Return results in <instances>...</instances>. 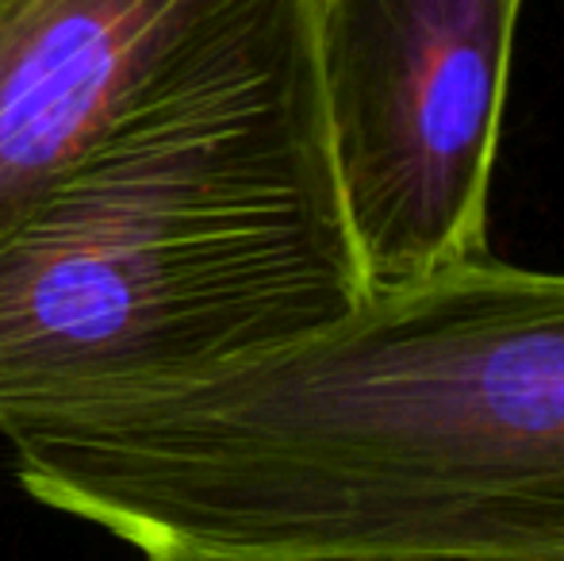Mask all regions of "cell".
<instances>
[{"instance_id":"cell-4","label":"cell","mask_w":564,"mask_h":561,"mask_svg":"<svg viewBox=\"0 0 564 561\" xmlns=\"http://www.w3.org/2000/svg\"><path fill=\"white\" fill-rule=\"evenodd\" d=\"M292 0H0V239L150 100Z\"/></svg>"},{"instance_id":"cell-1","label":"cell","mask_w":564,"mask_h":561,"mask_svg":"<svg viewBox=\"0 0 564 561\" xmlns=\"http://www.w3.org/2000/svg\"><path fill=\"white\" fill-rule=\"evenodd\" d=\"M0 434L39 504L147 558L564 561V273L468 258L200 381Z\"/></svg>"},{"instance_id":"cell-2","label":"cell","mask_w":564,"mask_h":561,"mask_svg":"<svg viewBox=\"0 0 564 561\" xmlns=\"http://www.w3.org/2000/svg\"><path fill=\"white\" fill-rule=\"evenodd\" d=\"M369 296L292 0L0 239V420L212 377Z\"/></svg>"},{"instance_id":"cell-3","label":"cell","mask_w":564,"mask_h":561,"mask_svg":"<svg viewBox=\"0 0 564 561\" xmlns=\"http://www.w3.org/2000/svg\"><path fill=\"white\" fill-rule=\"evenodd\" d=\"M522 0H312L330 165L369 292L488 255Z\"/></svg>"},{"instance_id":"cell-5","label":"cell","mask_w":564,"mask_h":561,"mask_svg":"<svg viewBox=\"0 0 564 561\" xmlns=\"http://www.w3.org/2000/svg\"><path fill=\"white\" fill-rule=\"evenodd\" d=\"M147 561H507V558L400 554V550H300V554H165Z\"/></svg>"}]
</instances>
